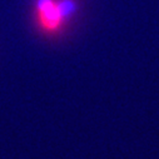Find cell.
Segmentation results:
<instances>
[{
    "label": "cell",
    "instance_id": "cell-1",
    "mask_svg": "<svg viewBox=\"0 0 159 159\" xmlns=\"http://www.w3.org/2000/svg\"><path fill=\"white\" fill-rule=\"evenodd\" d=\"M78 10L76 0H34V23L43 36L60 38L71 26Z\"/></svg>",
    "mask_w": 159,
    "mask_h": 159
}]
</instances>
